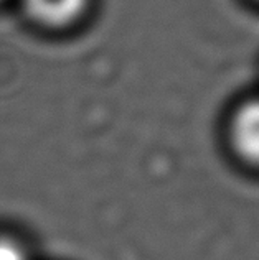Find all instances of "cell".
<instances>
[{
    "label": "cell",
    "mask_w": 259,
    "mask_h": 260,
    "mask_svg": "<svg viewBox=\"0 0 259 260\" xmlns=\"http://www.w3.org/2000/svg\"><path fill=\"white\" fill-rule=\"evenodd\" d=\"M231 139L244 160L259 165V99L240 107L231 124Z\"/></svg>",
    "instance_id": "cell-1"
},
{
    "label": "cell",
    "mask_w": 259,
    "mask_h": 260,
    "mask_svg": "<svg viewBox=\"0 0 259 260\" xmlns=\"http://www.w3.org/2000/svg\"><path fill=\"white\" fill-rule=\"evenodd\" d=\"M23 9L38 23L63 26L74 22L86 7V0H22Z\"/></svg>",
    "instance_id": "cell-2"
},
{
    "label": "cell",
    "mask_w": 259,
    "mask_h": 260,
    "mask_svg": "<svg viewBox=\"0 0 259 260\" xmlns=\"http://www.w3.org/2000/svg\"><path fill=\"white\" fill-rule=\"evenodd\" d=\"M0 260H25V255L15 244L0 241Z\"/></svg>",
    "instance_id": "cell-3"
}]
</instances>
